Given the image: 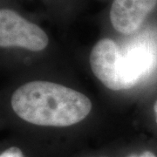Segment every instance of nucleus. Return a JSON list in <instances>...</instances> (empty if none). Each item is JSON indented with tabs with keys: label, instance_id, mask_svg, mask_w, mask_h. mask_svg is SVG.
<instances>
[{
	"label": "nucleus",
	"instance_id": "f257e3e1",
	"mask_svg": "<svg viewBox=\"0 0 157 157\" xmlns=\"http://www.w3.org/2000/svg\"><path fill=\"white\" fill-rule=\"evenodd\" d=\"M11 107L29 123L46 127H68L89 114L92 102L76 90L48 81L21 86L11 97Z\"/></svg>",
	"mask_w": 157,
	"mask_h": 157
},
{
	"label": "nucleus",
	"instance_id": "f03ea898",
	"mask_svg": "<svg viewBox=\"0 0 157 157\" xmlns=\"http://www.w3.org/2000/svg\"><path fill=\"white\" fill-rule=\"evenodd\" d=\"M47 45V35L37 25L29 22L12 10L0 11L1 47L19 46L39 52L44 50Z\"/></svg>",
	"mask_w": 157,
	"mask_h": 157
},
{
	"label": "nucleus",
	"instance_id": "7ed1b4c3",
	"mask_svg": "<svg viewBox=\"0 0 157 157\" xmlns=\"http://www.w3.org/2000/svg\"><path fill=\"white\" fill-rule=\"evenodd\" d=\"M93 73L107 88L119 91L128 89L121 66V52L112 39L100 40L90 54Z\"/></svg>",
	"mask_w": 157,
	"mask_h": 157
},
{
	"label": "nucleus",
	"instance_id": "20e7f679",
	"mask_svg": "<svg viewBox=\"0 0 157 157\" xmlns=\"http://www.w3.org/2000/svg\"><path fill=\"white\" fill-rule=\"evenodd\" d=\"M156 5L157 0H113L110 10L113 28L123 34L135 33Z\"/></svg>",
	"mask_w": 157,
	"mask_h": 157
},
{
	"label": "nucleus",
	"instance_id": "39448f33",
	"mask_svg": "<svg viewBox=\"0 0 157 157\" xmlns=\"http://www.w3.org/2000/svg\"><path fill=\"white\" fill-rule=\"evenodd\" d=\"M153 65L150 49L145 45H135L121 53V66L128 89L136 84L140 78L149 72Z\"/></svg>",
	"mask_w": 157,
	"mask_h": 157
},
{
	"label": "nucleus",
	"instance_id": "423d86ee",
	"mask_svg": "<svg viewBox=\"0 0 157 157\" xmlns=\"http://www.w3.org/2000/svg\"><path fill=\"white\" fill-rule=\"evenodd\" d=\"M0 157H24L22 151L17 147H11L4 151Z\"/></svg>",
	"mask_w": 157,
	"mask_h": 157
},
{
	"label": "nucleus",
	"instance_id": "0eeeda50",
	"mask_svg": "<svg viewBox=\"0 0 157 157\" xmlns=\"http://www.w3.org/2000/svg\"><path fill=\"white\" fill-rule=\"evenodd\" d=\"M138 157H156L153 153L151 152H144L140 155V156Z\"/></svg>",
	"mask_w": 157,
	"mask_h": 157
},
{
	"label": "nucleus",
	"instance_id": "6e6552de",
	"mask_svg": "<svg viewBox=\"0 0 157 157\" xmlns=\"http://www.w3.org/2000/svg\"><path fill=\"white\" fill-rule=\"evenodd\" d=\"M154 109H155V120H156V122H157V101L155 102V104Z\"/></svg>",
	"mask_w": 157,
	"mask_h": 157
},
{
	"label": "nucleus",
	"instance_id": "1a4fd4ad",
	"mask_svg": "<svg viewBox=\"0 0 157 157\" xmlns=\"http://www.w3.org/2000/svg\"><path fill=\"white\" fill-rule=\"evenodd\" d=\"M129 157H138V156H136V155H131V156H129Z\"/></svg>",
	"mask_w": 157,
	"mask_h": 157
}]
</instances>
